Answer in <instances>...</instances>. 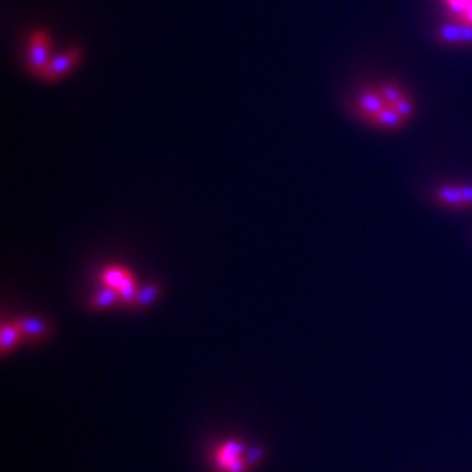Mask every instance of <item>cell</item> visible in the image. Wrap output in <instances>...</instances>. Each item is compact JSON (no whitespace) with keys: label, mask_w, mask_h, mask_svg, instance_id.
Returning <instances> with one entry per match:
<instances>
[{"label":"cell","mask_w":472,"mask_h":472,"mask_svg":"<svg viewBox=\"0 0 472 472\" xmlns=\"http://www.w3.org/2000/svg\"><path fill=\"white\" fill-rule=\"evenodd\" d=\"M51 39L44 30L32 32L28 37V57H26V67L32 75L41 77L42 72L51 61Z\"/></svg>","instance_id":"1"},{"label":"cell","mask_w":472,"mask_h":472,"mask_svg":"<svg viewBox=\"0 0 472 472\" xmlns=\"http://www.w3.org/2000/svg\"><path fill=\"white\" fill-rule=\"evenodd\" d=\"M81 58H83V51L79 48L65 49V51L58 52L57 57L51 58V61L39 79H42L44 83H58L77 67Z\"/></svg>","instance_id":"2"},{"label":"cell","mask_w":472,"mask_h":472,"mask_svg":"<svg viewBox=\"0 0 472 472\" xmlns=\"http://www.w3.org/2000/svg\"><path fill=\"white\" fill-rule=\"evenodd\" d=\"M434 199L437 205L448 210H467L472 208V184L462 186H441L434 191Z\"/></svg>","instance_id":"3"},{"label":"cell","mask_w":472,"mask_h":472,"mask_svg":"<svg viewBox=\"0 0 472 472\" xmlns=\"http://www.w3.org/2000/svg\"><path fill=\"white\" fill-rule=\"evenodd\" d=\"M242 446L238 444H228L221 446V450L215 455V460H217L219 467L224 472H242L244 471V457H242Z\"/></svg>","instance_id":"4"},{"label":"cell","mask_w":472,"mask_h":472,"mask_svg":"<svg viewBox=\"0 0 472 472\" xmlns=\"http://www.w3.org/2000/svg\"><path fill=\"white\" fill-rule=\"evenodd\" d=\"M357 105H359V110L367 117V121L371 119L373 116L383 110L386 107V101L383 100V97L380 95V91H364L359 98H357Z\"/></svg>","instance_id":"5"},{"label":"cell","mask_w":472,"mask_h":472,"mask_svg":"<svg viewBox=\"0 0 472 472\" xmlns=\"http://www.w3.org/2000/svg\"><path fill=\"white\" fill-rule=\"evenodd\" d=\"M369 123L378 124V126H383V128H399V126H402L406 121L402 119V117L399 116V114L395 112L390 105H386L385 109L380 110L376 116H373L371 119H369Z\"/></svg>","instance_id":"6"},{"label":"cell","mask_w":472,"mask_h":472,"mask_svg":"<svg viewBox=\"0 0 472 472\" xmlns=\"http://www.w3.org/2000/svg\"><path fill=\"white\" fill-rule=\"evenodd\" d=\"M439 37L446 44H465L464 23L460 25H444L439 30Z\"/></svg>","instance_id":"7"},{"label":"cell","mask_w":472,"mask_h":472,"mask_svg":"<svg viewBox=\"0 0 472 472\" xmlns=\"http://www.w3.org/2000/svg\"><path fill=\"white\" fill-rule=\"evenodd\" d=\"M380 95H382L383 100H385L389 105H393L395 101L402 100V98L406 97V95L402 93L401 88L395 86V84H386V86H382L380 88Z\"/></svg>","instance_id":"8"},{"label":"cell","mask_w":472,"mask_h":472,"mask_svg":"<svg viewBox=\"0 0 472 472\" xmlns=\"http://www.w3.org/2000/svg\"><path fill=\"white\" fill-rule=\"evenodd\" d=\"M395 112L399 114V116L402 117L404 121H408L409 117L413 116V112H415V109H413V104H411V100H409L408 97H404L402 100H399V101H395L393 105H390Z\"/></svg>","instance_id":"9"}]
</instances>
